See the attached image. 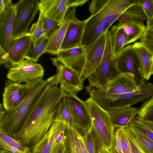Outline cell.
Wrapping results in <instances>:
<instances>
[{
    "label": "cell",
    "instance_id": "obj_1",
    "mask_svg": "<svg viewBox=\"0 0 153 153\" xmlns=\"http://www.w3.org/2000/svg\"><path fill=\"white\" fill-rule=\"evenodd\" d=\"M65 92L58 85H50L41 98L23 128L13 138L31 147L40 141L51 128Z\"/></svg>",
    "mask_w": 153,
    "mask_h": 153
},
{
    "label": "cell",
    "instance_id": "obj_2",
    "mask_svg": "<svg viewBox=\"0 0 153 153\" xmlns=\"http://www.w3.org/2000/svg\"><path fill=\"white\" fill-rule=\"evenodd\" d=\"M137 0H93L89 6L90 16L85 24L81 43L85 48L108 30L119 16Z\"/></svg>",
    "mask_w": 153,
    "mask_h": 153
},
{
    "label": "cell",
    "instance_id": "obj_3",
    "mask_svg": "<svg viewBox=\"0 0 153 153\" xmlns=\"http://www.w3.org/2000/svg\"><path fill=\"white\" fill-rule=\"evenodd\" d=\"M25 84L26 93L22 101L13 109L6 111L0 122V131L12 138L23 128L51 83L49 78L45 80L40 78Z\"/></svg>",
    "mask_w": 153,
    "mask_h": 153
},
{
    "label": "cell",
    "instance_id": "obj_4",
    "mask_svg": "<svg viewBox=\"0 0 153 153\" xmlns=\"http://www.w3.org/2000/svg\"><path fill=\"white\" fill-rule=\"evenodd\" d=\"M106 43L101 60L96 68L88 76L87 91L92 89L106 91L110 83L120 73L117 68L116 56L110 31L105 33Z\"/></svg>",
    "mask_w": 153,
    "mask_h": 153
},
{
    "label": "cell",
    "instance_id": "obj_5",
    "mask_svg": "<svg viewBox=\"0 0 153 153\" xmlns=\"http://www.w3.org/2000/svg\"><path fill=\"white\" fill-rule=\"evenodd\" d=\"M94 128L105 148L109 149L113 146L114 128L109 115L91 98L85 101Z\"/></svg>",
    "mask_w": 153,
    "mask_h": 153
},
{
    "label": "cell",
    "instance_id": "obj_6",
    "mask_svg": "<svg viewBox=\"0 0 153 153\" xmlns=\"http://www.w3.org/2000/svg\"><path fill=\"white\" fill-rule=\"evenodd\" d=\"M51 59L56 68V74L50 77L52 85H59L65 93L76 94L83 89V81L79 74L63 64L57 57Z\"/></svg>",
    "mask_w": 153,
    "mask_h": 153
},
{
    "label": "cell",
    "instance_id": "obj_7",
    "mask_svg": "<svg viewBox=\"0 0 153 153\" xmlns=\"http://www.w3.org/2000/svg\"><path fill=\"white\" fill-rule=\"evenodd\" d=\"M38 0H20L15 4L16 16L12 39L27 34L28 27L39 10Z\"/></svg>",
    "mask_w": 153,
    "mask_h": 153
},
{
    "label": "cell",
    "instance_id": "obj_8",
    "mask_svg": "<svg viewBox=\"0 0 153 153\" xmlns=\"http://www.w3.org/2000/svg\"><path fill=\"white\" fill-rule=\"evenodd\" d=\"M62 101L69 109L80 132L83 135L89 132L92 123L85 102L80 99L76 94L65 93Z\"/></svg>",
    "mask_w": 153,
    "mask_h": 153
},
{
    "label": "cell",
    "instance_id": "obj_9",
    "mask_svg": "<svg viewBox=\"0 0 153 153\" xmlns=\"http://www.w3.org/2000/svg\"><path fill=\"white\" fill-rule=\"evenodd\" d=\"M44 75V69L42 65L26 59L9 69L7 77L9 80L19 83H26L43 78Z\"/></svg>",
    "mask_w": 153,
    "mask_h": 153
},
{
    "label": "cell",
    "instance_id": "obj_10",
    "mask_svg": "<svg viewBox=\"0 0 153 153\" xmlns=\"http://www.w3.org/2000/svg\"><path fill=\"white\" fill-rule=\"evenodd\" d=\"M116 56L117 68L120 73L133 74L138 85L145 79L132 45L124 47Z\"/></svg>",
    "mask_w": 153,
    "mask_h": 153
},
{
    "label": "cell",
    "instance_id": "obj_11",
    "mask_svg": "<svg viewBox=\"0 0 153 153\" xmlns=\"http://www.w3.org/2000/svg\"><path fill=\"white\" fill-rule=\"evenodd\" d=\"M105 33L93 44L85 48V62L80 75L83 82L96 68L101 60L105 45Z\"/></svg>",
    "mask_w": 153,
    "mask_h": 153
},
{
    "label": "cell",
    "instance_id": "obj_12",
    "mask_svg": "<svg viewBox=\"0 0 153 153\" xmlns=\"http://www.w3.org/2000/svg\"><path fill=\"white\" fill-rule=\"evenodd\" d=\"M6 7L0 15V46L8 53L11 41L16 16L15 4L11 0H5Z\"/></svg>",
    "mask_w": 153,
    "mask_h": 153
},
{
    "label": "cell",
    "instance_id": "obj_13",
    "mask_svg": "<svg viewBox=\"0 0 153 153\" xmlns=\"http://www.w3.org/2000/svg\"><path fill=\"white\" fill-rule=\"evenodd\" d=\"M26 93L25 83L22 84L8 79L2 94V105L8 111L13 109L22 101Z\"/></svg>",
    "mask_w": 153,
    "mask_h": 153
},
{
    "label": "cell",
    "instance_id": "obj_14",
    "mask_svg": "<svg viewBox=\"0 0 153 153\" xmlns=\"http://www.w3.org/2000/svg\"><path fill=\"white\" fill-rule=\"evenodd\" d=\"M32 44L30 32L12 39L8 52L10 68L25 59Z\"/></svg>",
    "mask_w": 153,
    "mask_h": 153
},
{
    "label": "cell",
    "instance_id": "obj_15",
    "mask_svg": "<svg viewBox=\"0 0 153 153\" xmlns=\"http://www.w3.org/2000/svg\"><path fill=\"white\" fill-rule=\"evenodd\" d=\"M59 60L80 75L85 60V50L81 46L60 51L56 54Z\"/></svg>",
    "mask_w": 153,
    "mask_h": 153
},
{
    "label": "cell",
    "instance_id": "obj_16",
    "mask_svg": "<svg viewBox=\"0 0 153 153\" xmlns=\"http://www.w3.org/2000/svg\"><path fill=\"white\" fill-rule=\"evenodd\" d=\"M39 11L44 16L61 23L69 9L68 0H40L39 1Z\"/></svg>",
    "mask_w": 153,
    "mask_h": 153
},
{
    "label": "cell",
    "instance_id": "obj_17",
    "mask_svg": "<svg viewBox=\"0 0 153 153\" xmlns=\"http://www.w3.org/2000/svg\"><path fill=\"white\" fill-rule=\"evenodd\" d=\"M76 9V7H74L68 9L64 21L54 33L44 53L56 55L60 51L69 25L71 22L77 19Z\"/></svg>",
    "mask_w": 153,
    "mask_h": 153
},
{
    "label": "cell",
    "instance_id": "obj_18",
    "mask_svg": "<svg viewBox=\"0 0 153 153\" xmlns=\"http://www.w3.org/2000/svg\"><path fill=\"white\" fill-rule=\"evenodd\" d=\"M66 127L64 123L54 120L51 128L43 138L30 147V153H49L55 144L58 135L65 130Z\"/></svg>",
    "mask_w": 153,
    "mask_h": 153
},
{
    "label": "cell",
    "instance_id": "obj_19",
    "mask_svg": "<svg viewBox=\"0 0 153 153\" xmlns=\"http://www.w3.org/2000/svg\"><path fill=\"white\" fill-rule=\"evenodd\" d=\"M85 24V20L76 19L69 25L60 51L81 47Z\"/></svg>",
    "mask_w": 153,
    "mask_h": 153
},
{
    "label": "cell",
    "instance_id": "obj_20",
    "mask_svg": "<svg viewBox=\"0 0 153 153\" xmlns=\"http://www.w3.org/2000/svg\"><path fill=\"white\" fill-rule=\"evenodd\" d=\"M139 88L134 75L129 73H120L109 84L106 91L123 94L134 91Z\"/></svg>",
    "mask_w": 153,
    "mask_h": 153
},
{
    "label": "cell",
    "instance_id": "obj_21",
    "mask_svg": "<svg viewBox=\"0 0 153 153\" xmlns=\"http://www.w3.org/2000/svg\"><path fill=\"white\" fill-rule=\"evenodd\" d=\"M137 58L144 78L149 79L153 75V53L140 41L132 45Z\"/></svg>",
    "mask_w": 153,
    "mask_h": 153
},
{
    "label": "cell",
    "instance_id": "obj_22",
    "mask_svg": "<svg viewBox=\"0 0 153 153\" xmlns=\"http://www.w3.org/2000/svg\"><path fill=\"white\" fill-rule=\"evenodd\" d=\"M138 109L131 106L121 107L108 112L114 127H123L127 126L135 118Z\"/></svg>",
    "mask_w": 153,
    "mask_h": 153
},
{
    "label": "cell",
    "instance_id": "obj_23",
    "mask_svg": "<svg viewBox=\"0 0 153 153\" xmlns=\"http://www.w3.org/2000/svg\"><path fill=\"white\" fill-rule=\"evenodd\" d=\"M64 144L65 153H88L80 133L67 126L65 130Z\"/></svg>",
    "mask_w": 153,
    "mask_h": 153
},
{
    "label": "cell",
    "instance_id": "obj_24",
    "mask_svg": "<svg viewBox=\"0 0 153 153\" xmlns=\"http://www.w3.org/2000/svg\"><path fill=\"white\" fill-rule=\"evenodd\" d=\"M118 26L123 29L127 34L125 46L140 39L146 29L143 22L130 21Z\"/></svg>",
    "mask_w": 153,
    "mask_h": 153
},
{
    "label": "cell",
    "instance_id": "obj_25",
    "mask_svg": "<svg viewBox=\"0 0 153 153\" xmlns=\"http://www.w3.org/2000/svg\"><path fill=\"white\" fill-rule=\"evenodd\" d=\"M146 19V14L137 0V3L132 5L124 11L117 21L119 22L118 25H120L130 21L143 22Z\"/></svg>",
    "mask_w": 153,
    "mask_h": 153
},
{
    "label": "cell",
    "instance_id": "obj_26",
    "mask_svg": "<svg viewBox=\"0 0 153 153\" xmlns=\"http://www.w3.org/2000/svg\"><path fill=\"white\" fill-rule=\"evenodd\" d=\"M0 148L12 153H30V147L24 145L20 140H17L0 132Z\"/></svg>",
    "mask_w": 153,
    "mask_h": 153
},
{
    "label": "cell",
    "instance_id": "obj_27",
    "mask_svg": "<svg viewBox=\"0 0 153 153\" xmlns=\"http://www.w3.org/2000/svg\"><path fill=\"white\" fill-rule=\"evenodd\" d=\"M54 33L50 36H43L36 42L34 46L32 44L25 56V59L35 62H37L40 56L44 53Z\"/></svg>",
    "mask_w": 153,
    "mask_h": 153
},
{
    "label": "cell",
    "instance_id": "obj_28",
    "mask_svg": "<svg viewBox=\"0 0 153 153\" xmlns=\"http://www.w3.org/2000/svg\"><path fill=\"white\" fill-rule=\"evenodd\" d=\"M54 120L65 124L66 126L78 133H80L65 104L62 100L56 111Z\"/></svg>",
    "mask_w": 153,
    "mask_h": 153
},
{
    "label": "cell",
    "instance_id": "obj_29",
    "mask_svg": "<svg viewBox=\"0 0 153 153\" xmlns=\"http://www.w3.org/2000/svg\"><path fill=\"white\" fill-rule=\"evenodd\" d=\"M110 32L113 42L114 54L116 56L124 47L127 35L123 29L118 25L112 26Z\"/></svg>",
    "mask_w": 153,
    "mask_h": 153
},
{
    "label": "cell",
    "instance_id": "obj_30",
    "mask_svg": "<svg viewBox=\"0 0 153 153\" xmlns=\"http://www.w3.org/2000/svg\"><path fill=\"white\" fill-rule=\"evenodd\" d=\"M129 125L137 142L146 153H153V140L138 130L131 122Z\"/></svg>",
    "mask_w": 153,
    "mask_h": 153
},
{
    "label": "cell",
    "instance_id": "obj_31",
    "mask_svg": "<svg viewBox=\"0 0 153 153\" xmlns=\"http://www.w3.org/2000/svg\"><path fill=\"white\" fill-rule=\"evenodd\" d=\"M135 119L153 121V96L146 100L138 109Z\"/></svg>",
    "mask_w": 153,
    "mask_h": 153
},
{
    "label": "cell",
    "instance_id": "obj_32",
    "mask_svg": "<svg viewBox=\"0 0 153 153\" xmlns=\"http://www.w3.org/2000/svg\"><path fill=\"white\" fill-rule=\"evenodd\" d=\"M42 16V13L39 11L38 20L32 25L29 30L33 46L38 40L45 36L43 26Z\"/></svg>",
    "mask_w": 153,
    "mask_h": 153
},
{
    "label": "cell",
    "instance_id": "obj_33",
    "mask_svg": "<svg viewBox=\"0 0 153 153\" xmlns=\"http://www.w3.org/2000/svg\"><path fill=\"white\" fill-rule=\"evenodd\" d=\"M140 42L153 53V20L147 21L145 31Z\"/></svg>",
    "mask_w": 153,
    "mask_h": 153
},
{
    "label": "cell",
    "instance_id": "obj_34",
    "mask_svg": "<svg viewBox=\"0 0 153 153\" xmlns=\"http://www.w3.org/2000/svg\"><path fill=\"white\" fill-rule=\"evenodd\" d=\"M123 128L131 153H146L137 142L129 125Z\"/></svg>",
    "mask_w": 153,
    "mask_h": 153
},
{
    "label": "cell",
    "instance_id": "obj_35",
    "mask_svg": "<svg viewBox=\"0 0 153 153\" xmlns=\"http://www.w3.org/2000/svg\"><path fill=\"white\" fill-rule=\"evenodd\" d=\"M42 22L44 33L47 36L52 35L62 24L43 14Z\"/></svg>",
    "mask_w": 153,
    "mask_h": 153
},
{
    "label": "cell",
    "instance_id": "obj_36",
    "mask_svg": "<svg viewBox=\"0 0 153 153\" xmlns=\"http://www.w3.org/2000/svg\"><path fill=\"white\" fill-rule=\"evenodd\" d=\"M143 10L147 21L153 20V0H138Z\"/></svg>",
    "mask_w": 153,
    "mask_h": 153
},
{
    "label": "cell",
    "instance_id": "obj_37",
    "mask_svg": "<svg viewBox=\"0 0 153 153\" xmlns=\"http://www.w3.org/2000/svg\"><path fill=\"white\" fill-rule=\"evenodd\" d=\"M117 128L114 131L113 146L119 153H123L121 137V127Z\"/></svg>",
    "mask_w": 153,
    "mask_h": 153
},
{
    "label": "cell",
    "instance_id": "obj_38",
    "mask_svg": "<svg viewBox=\"0 0 153 153\" xmlns=\"http://www.w3.org/2000/svg\"><path fill=\"white\" fill-rule=\"evenodd\" d=\"M90 132L95 147L96 153H100L104 147L92 125Z\"/></svg>",
    "mask_w": 153,
    "mask_h": 153
},
{
    "label": "cell",
    "instance_id": "obj_39",
    "mask_svg": "<svg viewBox=\"0 0 153 153\" xmlns=\"http://www.w3.org/2000/svg\"><path fill=\"white\" fill-rule=\"evenodd\" d=\"M82 136L88 153H96L95 147L90 131Z\"/></svg>",
    "mask_w": 153,
    "mask_h": 153
},
{
    "label": "cell",
    "instance_id": "obj_40",
    "mask_svg": "<svg viewBox=\"0 0 153 153\" xmlns=\"http://www.w3.org/2000/svg\"><path fill=\"white\" fill-rule=\"evenodd\" d=\"M131 122L138 130L153 140V131L139 124L132 121Z\"/></svg>",
    "mask_w": 153,
    "mask_h": 153
},
{
    "label": "cell",
    "instance_id": "obj_41",
    "mask_svg": "<svg viewBox=\"0 0 153 153\" xmlns=\"http://www.w3.org/2000/svg\"><path fill=\"white\" fill-rule=\"evenodd\" d=\"M0 64L4 65L7 68H10L8 53L6 52L0 46Z\"/></svg>",
    "mask_w": 153,
    "mask_h": 153
},
{
    "label": "cell",
    "instance_id": "obj_42",
    "mask_svg": "<svg viewBox=\"0 0 153 153\" xmlns=\"http://www.w3.org/2000/svg\"><path fill=\"white\" fill-rule=\"evenodd\" d=\"M121 137L123 153H131L123 127H121Z\"/></svg>",
    "mask_w": 153,
    "mask_h": 153
},
{
    "label": "cell",
    "instance_id": "obj_43",
    "mask_svg": "<svg viewBox=\"0 0 153 153\" xmlns=\"http://www.w3.org/2000/svg\"><path fill=\"white\" fill-rule=\"evenodd\" d=\"M132 121L139 124L153 131V121L138 120L136 119Z\"/></svg>",
    "mask_w": 153,
    "mask_h": 153
},
{
    "label": "cell",
    "instance_id": "obj_44",
    "mask_svg": "<svg viewBox=\"0 0 153 153\" xmlns=\"http://www.w3.org/2000/svg\"><path fill=\"white\" fill-rule=\"evenodd\" d=\"M65 148L64 142L55 144L49 153H65Z\"/></svg>",
    "mask_w": 153,
    "mask_h": 153
},
{
    "label": "cell",
    "instance_id": "obj_45",
    "mask_svg": "<svg viewBox=\"0 0 153 153\" xmlns=\"http://www.w3.org/2000/svg\"><path fill=\"white\" fill-rule=\"evenodd\" d=\"M88 0H68V4L69 9L76 7L78 6L82 5Z\"/></svg>",
    "mask_w": 153,
    "mask_h": 153
},
{
    "label": "cell",
    "instance_id": "obj_46",
    "mask_svg": "<svg viewBox=\"0 0 153 153\" xmlns=\"http://www.w3.org/2000/svg\"><path fill=\"white\" fill-rule=\"evenodd\" d=\"M6 7L5 0L0 1V15L2 14L4 11Z\"/></svg>",
    "mask_w": 153,
    "mask_h": 153
},
{
    "label": "cell",
    "instance_id": "obj_47",
    "mask_svg": "<svg viewBox=\"0 0 153 153\" xmlns=\"http://www.w3.org/2000/svg\"><path fill=\"white\" fill-rule=\"evenodd\" d=\"M109 152V153H119L117 150L113 146L109 149H107Z\"/></svg>",
    "mask_w": 153,
    "mask_h": 153
},
{
    "label": "cell",
    "instance_id": "obj_48",
    "mask_svg": "<svg viewBox=\"0 0 153 153\" xmlns=\"http://www.w3.org/2000/svg\"><path fill=\"white\" fill-rule=\"evenodd\" d=\"M0 153H12L10 151L4 149H1Z\"/></svg>",
    "mask_w": 153,
    "mask_h": 153
},
{
    "label": "cell",
    "instance_id": "obj_49",
    "mask_svg": "<svg viewBox=\"0 0 153 153\" xmlns=\"http://www.w3.org/2000/svg\"><path fill=\"white\" fill-rule=\"evenodd\" d=\"M100 153H109V152L107 149L103 148L102 150Z\"/></svg>",
    "mask_w": 153,
    "mask_h": 153
}]
</instances>
